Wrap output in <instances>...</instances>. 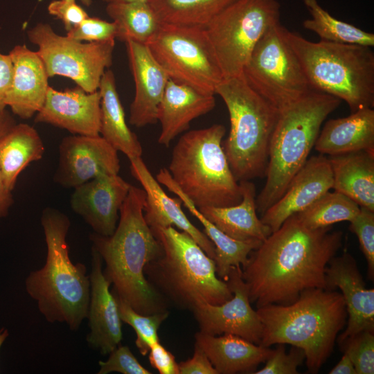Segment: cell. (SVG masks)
<instances>
[{
  "label": "cell",
  "mask_w": 374,
  "mask_h": 374,
  "mask_svg": "<svg viewBox=\"0 0 374 374\" xmlns=\"http://www.w3.org/2000/svg\"><path fill=\"white\" fill-rule=\"evenodd\" d=\"M331 230L310 229L294 214L271 232L241 267L250 302L289 304L306 290H326V269L343 240Z\"/></svg>",
  "instance_id": "obj_1"
},
{
  "label": "cell",
  "mask_w": 374,
  "mask_h": 374,
  "mask_svg": "<svg viewBox=\"0 0 374 374\" xmlns=\"http://www.w3.org/2000/svg\"><path fill=\"white\" fill-rule=\"evenodd\" d=\"M145 199V190L131 185L114 233H93L89 239L105 264L103 274L112 291L136 312L152 314L167 312L168 304L144 274L145 266L163 252L144 217Z\"/></svg>",
  "instance_id": "obj_2"
},
{
  "label": "cell",
  "mask_w": 374,
  "mask_h": 374,
  "mask_svg": "<svg viewBox=\"0 0 374 374\" xmlns=\"http://www.w3.org/2000/svg\"><path fill=\"white\" fill-rule=\"evenodd\" d=\"M46 245L44 266L30 272L25 280L28 294L37 302L46 321L65 323L78 330L87 318L90 280L86 266L72 262L66 235L69 217L58 209L47 207L41 215Z\"/></svg>",
  "instance_id": "obj_3"
},
{
  "label": "cell",
  "mask_w": 374,
  "mask_h": 374,
  "mask_svg": "<svg viewBox=\"0 0 374 374\" xmlns=\"http://www.w3.org/2000/svg\"><path fill=\"white\" fill-rule=\"evenodd\" d=\"M262 323L259 345L289 344L305 353L310 373H317L331 354L347 311L341 293L313 288L289 304H269L256 310Z\"/></svg>",
  "instance_id": "obj_4"
},
{
  "label": "cell",
  "mask_w": 374,
  "mask_h": 374,
  "mask_svg": "<svg viewBox=\"0 0 374 374\" xmlns=\"http://www.w3.org/2000/svg\"><path fill=\"white\" fill-rule=\"evenodd\" d=\"M152 233L163 252L145 266L144 274L168 304L192 311L200 303L219 305L233 297L214 260L189 234L173 226Z\"/></svg>",
  "instance_id": "obj_5"
},
{
  "label": "cell",
  "mask_w": 374,
  "mask_h": 374,
  "mask_svg": "<svg viewBox=\"0 0 374 374\" xmlns=\"http://www.w3.org/2000/svg\"><path fill=\"white\" fill-rule=\"evenodd\" d=\"M341 100L312 91L279 112L269 145L265 184L256 198L261 215L285 193L309 158L328 116Z\"/></svg>",
  "instance_id": "obj_6"
},
{
  "label": "cell",
  "mask_w": 374,
  "mask_h": 374,
  "mask_svg": "<svg viewBox=\"0 0 374 374\" xmlns=\"http://www.w3.org/2000/svg\"><path fill=\"white\" fill-rule=\"evenodd\" d=\"M312 90L344 100L351 112L374 106V53L371 47L311 42L283 26Z\"/></svg>",
  "instance_id": "obj_7"
},
{
  "label": "cell",
  "mask_w": 374,
  "mask_h": 374,
  "mask_svg": "<svg viewBox=\"0 0 374 374\" xmlns=\"http://www.w3.org/2000/svg\"><path fill=\"white\" fill-rule=\"evenodd\" d=\"M223 125L184 133L175 144L168 170L181 190L198 208L239 204L242 190L222 146Z\"/></svg>",
  "instance_id": "obj_8"
},
{
  "label": "cell",
  "mask_w": 374,
  "mask_h": 374,
  "mask_svg": "<svg viewBox=\"0 0 374 374\" xmlns=\"http://www.w3.org/2000/svg\"><path fill=\"white\" fill-rule=\"evenodd\" d=\"M215 94L229 114L230 130L222 146L234 177L238 181L265 177L279 112L248 85L242 74L224 79Z\"/></svg>",
  "instance_id": "obj_9"
},
{
  "label": "cell",
  "mask_w": 374,
  "mask_h": 374,
  "mask_svg": "<svg viewBox=\"0 0 374 374\" xmlns=\"http://www.w3.org/2000/svg\"><path fill=\"white\" fill-rule=\"evenodd\" d=\"M280 22L253 48L242 71L248 85L279 112L313 91Z\"/></svg>",
  "instance_id": "obj_10"
},
{
  "label": "cell",
  "mask_w": 374,
  "mask_h": 374,
  "mask_svg": "<svg viewBox=\"0 0 374 374\" xmlns=\"http://www.w3.org/2000/svg\"><path fill=\"white\" fill-rule=\"evenodd\" d=\"M279 17L277 0H235L210 21L204 29L224 79L242 75L253 48Z\"/></svg>",
  "instance_id": "obj_11"
},
{
  "label": "cell",
  "mask_w": 374,
  "mask_h": 374,
  "mask_svg": "<svg viewBox=\"0 0 374 374\" xmlns=\"http://www.w3.org/2000/svg\"><path fill=\"white\" fill-rule=\"evenodd\" d=\"M146 45L170 79L215 95L224 75L204 28L161 24Z\"/></svg>",
  "instance_id": "obj_12"
},
{
  "label": "cell",
  "mask_w": 374,
  "mask_h": 374,
  "mask_svg": "<svg viewBox=\"0 0 374 374\" xmlns=\"http://www.w3.org/2000/svg\"><path fill=\"white\" fill-rule=\"evenodd\" d=\"M27 37L37 46L49 78H70L87 92L98 90L104 73L112 64L115 40L80 42L57 34L42 22L28 29Z\"/></svg>",
  "instance_id": "obj_13"
},
{
  "label": "cell",
  "mask_w": 374,
  "mask_h": 374,
  "mask_svg": "<svg viewBox=\"0 0 374 374\" xmlns=\"http://www.w3.org/2000/svg\"><path fill=\"white\" fill-rule=\"evenodd\" d=\"M53 181L65 188L77 186L100 175H118V151L100 135L64 137L58 148Z\"/></svg>",
  "instance_id": "obj_14"
},
{
  "label": "cell",
  "mask_w": 374,
  "mask_h": 374,
  "mask_svg": "<svg viewBox=\"0 0 374 374\" xmlns=\"http://www.w3.org/2000/svg\"><path fill=\"white\" fill-rule=\"evenodd\" d=\"M233 297L219 305L200 303L193 310L200 332L218 335L232 334L259 344L262 323L249 301L241 267L231 268L226 280Z\"/></svg>",
  "instance_id": "obj_15"
},
{
  "label": "cell",
  "mask_w": 374,
  "mask_h": 374,
  "mask_svg": "<svg viewBox=\"0 0 374 374\" xmlns=\"http://www.w3.org/2000/svg\"><path fill=\"white\" fill-rule=\"evenodd\" d=\"M130 186L118 175H100L75 188L70 205L94 233L109 236L116 228Z\"/></svg>",
  "instance_id": "obj_16"
},
{
  "label": "cell",
  "mask_w": 374,
  "mask_h": 374,
  "mask_svg": "<svg viewBox=\"0 0 374 374\" xmlns=\"http://www.w3.org/2000/svg\"><path fill=\"white\" fill-rule=\"evenodd\" d=\"M326 290L338 287L345 301L347 326L337 337L339 345L358 332L374 331V290L367 289L355 258L348 253L333 257L326 269Z\"/></svg>",
  "instance_id": "obj_17"
},
{
  "label": "cell",
  "mask_w": 374,
  "mask_h": 374,
  "mask_svg": "<svg viewBox=\"0 0 374 374\" xmlns=\"http://www.w3.org/2000/svg\"><path fill=\"white\" fill-rule=\"evenodd\" d=\"M35 122L64 129L75 135L98 136L100 127V93L80 87L58 91L49 87L45 102Z\"/></svg>",
  "instance_id": "obj_18"
},
{
  "label": "cell",
  "mask_w": 374,
  "mask_h": 374,
  "mask_svg": "<svg viewBox=\"0 0 374 374\" xmlns=\"http://www.w3.org/2000/svg\"><path fill=\"white\" fill-rule=\"evenodd\" d=\"M90 296L87 319L89 332L86 340L89 347L102 355H109L121 344L122 321L116 296L109 290L110 282L103 274V260L92 248Z\"/></svg>",
  "instance_id": "obj_19"
},
{
  "label": "cell",
  "mask_w": 374,
  "mask_h": 374,
  "mask_svg": "<svg viewBox=\"0 0 374 374\" xmlns=\"http://www.w3.org/2000/svg\"><path fill=\"white\" fill-rule=\"evenodd\" d=\"M332 184L328 158L323 154L308 158L283 195L262 214L261 221L275 231L288 217L305 211L330 191Z\"/></svg>",
  "instance_id": "obj_20"
},
{
  "label": "cell",
  "mask_w": 374,
  "mask_h": 374,
  "mask_svg": "<svg viewBox=\"0 0 374 374\" xmlns=\"http://www.w3.org/2000/svg\"><path fill=\"white\" fill-rule=\"evenodd\" d=\"M125 44L135 87L129 123L143 127L157 122L158 108L170 78L146 44L131 39Z\"/></svg>",
  "instance_id": "obj_21"
},
{
  "label": "cell",
  "mask_w": 374,
  "mask_h": 374,
  "mask_svg": "<svg viewBox=\"0 0 374 374\" xmlns=\"http://www.w3.org/2000/svg\"><path fill=\"white\" fill-rule=\"evenodd\" d=\"M132 176L141 184L146 195L145 220L152 231L169 226L189 234L206 253L214 260L215 247L206 235L195 226L181 208V201L169 197L151 174L142 157L129 159Z\"/></svg>",
  "instance_id": "obj_22"
},
{
  "label": "cell",
  "mask_w": 374,
  "mask_h": 374,
  "mask_svg": "<svg viewBox=\"0 0 374 374\" xmlns=\"http://www.w3.org/2000/svg\"><path fill=\"white\" fill-rule=\"evenodd\" d=\"M9 54L13 63V75L6 105L12 114L29 119L45 102L49 77L37 51L24 44L15 46Z\"/></svg>",
  "instance_id": "obj_23"
},
{
  "label": "cell",
  "mask_w": 374,
  "mask_h": 374,
  "mask_svg": "<svg viewBox=\"0 0 374 374\" xmlns=\"http://www.w3.org/2000/svg\"><path fill=\"white\" fill-rule=\"evenodd\" d=\"M215 106V94L169 78L157 112V121L161 126L158 143L168 147L175 137L188 130L194 119Z\"/></svg>",
  "instance_id": "obj_24"
},
{
  "label": "cell",
  "mask_w": 374,
  "mask_h": 374,
  "mask_svg": "<svg viewBox=\"0 0 374 374\" xmlns=\"http://www.w3.org/2000/svg\"><path fill=\"white\" fill-rule=\"evenodd\" d=\"M314 148L320 154L329 156L358 151L374 154L373 108H362L346 117L328 120Z\"/></svg>",
  "instance_id": "obj_25"
},
{
  "label": "cell",
  "mask_w": 374,
  "mask_h": 374,
  "mask_svg": "<svg viewBox=\"0 0 374 374\" xmlns=\"http://www.w3.org/2000/svg\"><path fill=\"white\" fill-rule=\"evenodd\" d=\"M195 338L218 374L253 373L273 350L232 334L217 337L199 331Z\"/></svg>",
  "instance_id": "obj_26"
},
{
  "label": "cell",
  "mask_w": 374,
  "mask_h": 374,
  "mask_svg": "<svg viewBox=\"0 0 374 374\" xmlns=\"http://www.w3.org/2000/svg\"><path fill=\"white\" fill-rule=\"evenodd\" d=\"M239 183L242 190V200L239 204L224 207L206 206L199 210L231 238L242 241L262 242L271 231L257 215L256 186L250 181Z\"/></svg>",
  "instance_id": "obj_27"
},
{
  "label": "cell",
  "mask_w": 374,
  "mask_h": 374,
  "mask_svg": "<svg viewBox=\"0 0 374 374\" xmlns=\"http://www.w3.org/2000/svg\"><path fill=\"white\" fill-rule=\"evenodd\" d=\"M159 182L177 195L190 213L203 225L204 233L215 247L214 261L217 275L222 280L226 281L231 268L244 265L250 253L257 249L262 242L255 240H238L222 232L201 213L181 190L168 172H164L160 176Z\"/></svg>",
  "instance_id": "obj_28"
},
{
  "label": "cell",
  "mask_w": 374,
  "mask_h": 374,
  "mask_svg": "<svg viewBox=\"0 0 374 374\" xmlns=\"http://www.w3.org/2000/svg\"><path fill=\"white\" fill-rule=\"evenodd\" d=\"M332 189L374 211V154L358 151L330 156Z\"/></svg>",
  "instance_id": "obj_29"
},
{
  "label": "cell",
  "mask_w": 374,
  "mask_h": 374,
  "mask_svg": "<svg viewBox=\"0 0 374 374\" xmlns=\"http://www.w3.org/2000/svg\"><path fill=\"white\" fill-rule=\"evenodd\" d=\"M100 135L128 159L141 157L143 148L137 136L127 125L125 114L110 69L104 73L100 82Z\"/></svg>",
  "instance_id": "obj_30"
},
{
  "label": "cell",
  "mask_w": 374,
  "mask_h": 374,
  "mask_svg": "<svg viewBox=\"0 0 374 374\" xmlns=\"http://www.w3.org/2000/svg\"><path fill=\"white\" fill-rule=\"evenodd\" d=\"M44 152L39 133L27 123H17L0 139V172L9 189L13 190L19 174Z\"/></svg>",
  "instance_id": "obj_31"
},
{
  "label": "cell",
  "mask_w": 374,
  "mask_h": 374,
  "mask_svg": "<svg viewBox=\"0 0 374 374\" xmlns=\"http://www.w3.org/2000/svg\"><path fill=\"white\" fill-rule=\"evenodd\" d=\"M105 10L117 26L116 39L123 42L147 44L162 24L148 1L107 3Z\"/></svg>",
  "instance_id": "obj_32"
},
{
  "label": "cell",
  "mask_w": 374,
  "mask_h": 374,
  "mask_svg": "<svg viewBox=\"0 0 374 374\" xmlns=\"http://www.w3.org/2000/svg\"><path fill=\"white\" fill-rule=\"evenodd\" d=\"M235 0H149L162 24L205 28Z\"/></svg>",
  "instance_id": "obj_33"
},
{
  "label": "cell",
  "mask_w": 374,
  "mask_h": 374,
  "mask_svg": "<svg viewBox=\"0 0 374 374\" xmlns=\"http://www.w3.org/2000/svg\"><path fill=\"white\" fill-rule=\"evenodd\" d=\"M311 17L303 22L304 28L316 33L320 40L335 43L374 46V34L332 16L317 0H303Z\"/></svg>",
  "instance_id": "obj_34"
},
{
  "label": "cell",
  "mask_w": 374,
  "mask_h": 374,
  "mask_svg": "<svg viewBox=\"0 0 374 374\" xmlns=\"http://www.w3.org/2000/svg\"><path fill=\"white\" fill-rule=\"evenodd\" d=\"M359 209L360 206L347 196L328 191L296 215L305 226L316 229L331 226L340 222H350Z\"/></svg>",
  "instance_id": "obj_35"
},
{
  "label": "cell",
  "mask_w": 374,
  "mask_h": 374,
  "mask_svg": "<svg viewBox=\"0 0 374 374\" xmlns=\"http://www.w3.org/2000/svg\"><path fill=\"white\" fill-rule=\"evenodd\" d=\"M112 292L116 297L122 322L128 324L134 330L136 335V346L142 355H146L151 346L159 341L158 330L168 317V311L152 314H141L113 291Z\"/></svg>",
  "instance_id": "obj_36"
},
{
  "label": "cell",
  "mask_w": 374,
  "mask_h": 374,
  "mask_svg": "<svg viewBox=\"0 0 374 374\" xmlns=\"http://www.w3.org/2000/svg\"><path fill=\"white\" fill-rule=\"evenodd\" d=\"M373 332L362 330L340 344L352 360L357 374L374 373Z\"/></svg>",
  "instance_id": "obj_37"
},
{
  "label": "cell",
  "mask_w": 374,
  "mask_h": 374,
  "mask_svg": "<svg viewBox=\"0 0 374 374\" xmlns=\"http://www.w3.org/2000/svg\"><path fill=\"white\" fill-rule=\"evenodd\" d=\"M349 229L359 241L367 264L371 279L374 277V211L360 207L357 215L350 222Z\"/></svg>",
  "instance_id": "obj_38"
},
{
  "label": "cell",
  "mask_w": 374,
  "mask_h": 374,
  "mask_svg": "<svg viewBox=\"0 0 374 374\" xmlns=\"http://www.w3.org/2000/svg\"><path fill=\"white\" fill-rule=\"evenodd\" d=\"M117 35L118 28L114 21H107L89 16L77 26L66 32L67 37L84 42L115 40Z\"/></svg>",
  "instance_id": "obj_39"
},
{
  "label": "cell",
  "mask_w": 374,
  "mask_h": 374,
  "mask_svg": "<svg viewBox=\"0 0 374 374\" xmlns=\"http://www.w3.org/2000/svg\"><path fill=\"white\" fill-rule=\"evenodd\" d=\"M305 359L303 349L292 346L289 353H286L285 344H278L275 350L266 360V364L261 369L253 372L254 374H296L297 368Z\"/></svg>",
  "instance_id": "obj_40"
},
{
  "label": "cell",
  "mask_w": 374,
  "mask_h": 374,
  "mask_svg": "<svg viewBox=\"0 0 374 374\" xmlns=\"http://www.w3.org/2000/svg\"><path fill=\"white\" fill-rule=\"evenodd\" d=\"M106 361H99L100 369L98 374H108L117 372L122 374H150L135 357L127 346H117L109 354Z\"/></svg>",
  "instance_id": "obj_41"
},
{
  "label": "cell",
  "mask_w": 374,
  "mask_h": 374,
  "mask_svg": "<svg viewBox=\"0 0 374 374\" xmlns=\"http://www.w3.org/2000/svg\"><path fill=\"white\" fill-rule=\"evenodd\" d=\"M47 10L62 22L66 32L89 17L87 12L73 0H53L48 3Z\"/></svg>",
  "instance_id": "obj_42"
},
{
  "label": "cell",
  "mask_w": 374,
  "mask_h": 374,
  "mask_svg": "<svg viewBox=\"0 0 374 374\" xmlns=\"http://www.w3.org/2000/svg\"><path fill=\"white\" fill-rule=\"evenodd\" d=\"M151 366L160 374H179V366L175 356L160 341L154 344L149 351Z\"/></svg>",
  "instance_id": "obj_43"
},
{
  "label": "cell",
  "mask_w": 374,
  "mask_h": 374,
  "mask_svg": "<svg viewBox=\"0 0 374 374\" xmlns=\"http://www.w3.org/2000/svg\"><path fill=\"white\" fill-rule=\"evenodd\" d=\"M178 366L179 374H218L206 353L197 345L193 357Z\"/></svg>",
  "instance_id": "obj_44"
},
{
  "label": "cell",
  "mask_w": 374,
  "mask_h": 374,
  "mask_svg": "<svg viewBox=\"0 0 374 374\" xmlns=\"http://www.w3.org/2000/svg\"><path fill=\"white\" fill-rule=\"evenodd\" d=\"M13 63L9 53L0 52V112L6 109V98L11 86Z\"/></svg>",
  "instance_id": "obj_45"
},
{
  "label": "cell",
  "mask_w": 374,
  "mask_h": 374,
  "mask_svg": "<svg viewBox=\"0 0 374 374\" xmlns=\"http://www.w3.org/2000/svg\"><path fill=\"white\" fill-rule=\"evenodd\" d=\"M12 192L6 185L0 172V220L8 215L14 204Z\"/></svg>",
  "instance_id": "obj_46"
},
{
  "label": "cell",
  "mask_w": 374,
  "mask_h": 374,
  "mask_svg": "<svg viewBox=\"0 0 374 374\" xmlns=\"http://www.w3.org/2000/svg\"><path fill=\"white\" fill-rule=\"evenodd\" d=\"M330 374H357L355 367L349 357V356L344 353L340 361L336 364V366L332 368Z\"/></svg>",
  "instance_id": "obj_47"
},
{
  "label": "cell",
  "mask_w": 374,
  "mask_h": 374,
  "mask_svg": "<svg viewBox=\"0 0 374 374\" xmlns=\"http://www.w3.org/2000/svg\"><path fill=\"white\" fill-rule=\"evenodd\" d=\"M17 122L12 114L5 109L0 112V139L5 135Z\"/></svg>",
  "instance_id": "obj_48"
},
{
  "label": "cell",
  "mask_w": 374,
  "mask_h": 374,
  "mask_svg": "<svg viewBox=\"0 0 374 374\" xmlns=\"http://www.w3.org/2000/svg\"><path fill=\"white\" fill-rule=\"evenodd\" d=\"M8 336V330L5 328H1L0 329V348Z\"/></svg>",
  "instance_id": "obj_49"
},
{
  "label": "cell",
  "mask_w": 374,
  "mask_h": 374,
  "mask_svg": "<svg viewBox=\"0 0 374 374\" xmlns=\"http://www.w3.org/2000/svg\"><path fill=\"white\" fill-rule=\"evenodd\" d=\"M103 1L107 3H128V2H147L149 0H102Z\"/></svg>",
  "instance_id": "obj_50"
},
{
  "label": "cell",
  "mask_w": 374,
  "mask_h": 374,
  "mask_svg": "<svg viewBox=\"0 0 374 374\" xmlns=\"http://www.w3.org/2000/svg\"><path fill=\"white\" fill-rule=\"evenodd\" d=\"M75 1V0H73ZM81 3L86 6H90L92 4V0H80Z\"/></svg>",
  "instance_id": "obj_51"
}]
</instances>
